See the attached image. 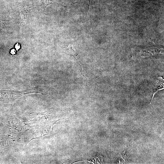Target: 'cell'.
<instances>
[{
    "label": "cell",
    "instance_id": "obj_1",
    "mask_svg": "<svg viewBox=\"0 0 164 164\" xmlns=\"http://www.w3.org/2000/svg\"><path fill=\"white\" fill-rule=\"evenodd\" d=\"M15 48L17 50H18L20 48V46L18 43H17L15 45Z\"/></svg>",
    "mask_w": 164,
    "mask_h": 164
}]
</instances>
